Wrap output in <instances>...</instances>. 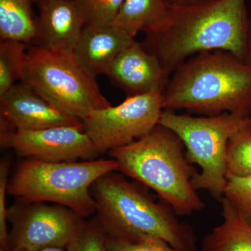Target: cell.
<instances>
[{"label": "cell", "instance_id": "26", "mask_svg": "<svg viewBox=\"0 0 251 251\" xmlns=\"http://www.w3.org/2000/svg\"><path fill=\"white\" fill-rule=\"evenodd\" d=\"M245 62L251 66V18L249 19V31H248L247 50H246Z\"/></svg>", "mask_w": 251, "mask_h": 251}, {"label": "cell", "instance_id": "24", "mask_svg": "<svg viewBox=\"0 0 251 251\" xmlns=\"http://www.w3.org/2000/svg\"><path fill=\"white\" fill-rule=\"evenodd\" d=\"M10 161L4 159L0 163V244L1 249L10 251L9 232L8 231V211L6 207V195L8 191Z\"/></svg>", "mask_w": 251, "mask_h": 251}, {"label": "cell", "instance_id": "8", "mask_svg": "<svg viewBox=\"0 0 251 251\" xmlns=\"http://www.w3.org/2000/svg\"><path fill=\"white\" fill-rule=\"evenodd\" d=\"M163 92L126 97L119 105L91 111L82 123L99 152L129 145L159 125Z\"/></svg>", "mask_w": 251, "mask_h": 251}, {"label": "cell", "instance_id": "12", "mask_svg": "<svg viewBox=\"0 0 251 251\" xmlns=\"http://www.w3.org/2000/svg\"><path fill=\"white\" fill-rule=\"evenodd\" d=\"M105 75L126 97L163 92L171 77L158 59L136 41L117 56Z\"/></svg>", "mask_w": 251, "mask_h": 251}, {"label": "cell", "instance_id": "10", "mask_svg": "<svg viewBox=\"0 0 251 251\" xmlns=\"http://www.w3.org/2000/svg\"><path fill=\"white\" fill-rule=\"evenodd\" d=\"M1 145L21 156L46 162L90 161L100 154L83 125L1 133Z\"/></svg>", "mask_w": 251, "mask_h": 251}, {"label": "cell", "instance_id": "9", "mask_svg": "<svg viewBox=\"0 0 251 251\" xmlns=\"http://www.w3.org/2000/svg\"><path fill=\"white\" fill-rule=\"evenodd\" d=\"M29 203L8 211L10 251L67 249L85 226L84 218L66 206Z\"/></svg>", "mask_w": 251, "mask_h": 251}, {"label": "cell", "instance_id": "23", "mask_svg": "<svg viewBox=\"0 0 251 251\" xmlns=\"http://www.w3.org/2000/svg\"><path fill=\"white\" fill-rule=\"evenodd\" d=\"M67 251H108L107 234L97 219L87 221Z\"/></svg>", "mask_w": 251, "mask_h": 251}, {"label": "cell", "instance_id": "6", "mask_svg": "<svg viewBox=\"0 0 251 251\" xmlns=\"http://www.w3.org/2000/svg\"><path fill=\"white\" fill-rule=\"evenodd\" d=\"M248 118L229 112L193 117L163 110L159 125L179 137L188 161L201 168L192 181L196 191H206L219 201L224 197L229 140Z\"/></svg>", "mask_w": 251, "mask_h": 251}, {"label": "cell", "instance_id": "14", "mask_svg": "<svg viewBox=\"0 0 251 251\" xmlns=\"http://www.w3.org/2000/svg\"><path fill=\"white\" fill-rule=\"evenodd\" d=\"M128 33L115 25L86 27L81 33L74 53L94 77L106 75L112 62L135 41Z\"/></svg>", "mask_w": 251, "mask_h": 251}, {"label": "cell", "instance_id": "3", "mask_svg": "<svg viewBox=\"0 0 251 251\" xmlns=\"http://www.w3.org/2000/svg\"><path fill=\"white\" fill-rule=\"evenodd\" d=\"M147 188L138 181H128L116 171L103 175L92 184L97 219L107 235L148 234L180 250L198 251L193 229L179 222L164 201H155Z\"/></svg>", "mask_w": 251, "mask_h": 251}, {"label": "cell", "instance_id": "4", "mask_svg": "<svg viewBox=\"0 0 251 251\" xmlns=\"http://www.w3.org/2000/svg\"><path fill=\"white\" fill-rule=\"evenodd\" d=\"M110 154L126 176L154 191L176 214L191 215L204 203L192 184L198 172L186 155L184 144L161 125L148 134Z\"/></svg>", "mask_w": 251, "mask_h": 251}, {"label": "cell", "instance_id": "5", "mask_svg": "<svg viewBox=\"0 0 251 251\" xmlns=\"http://www.w3.org/2000/svg\"><path fill=\"white\" fill-rule=\"evenodd\" d=\"M118 171L113 158L76 162H46L28 158L9 181L8 194L26 202H52L72 209L82 218L96 212L92 184Z\"/></svg>", "mask_w": 251, "mask_h": 251}, {"label": "cell", "instance_id": "25", "mask_svg": "<svg viewBox=\"0 0 251 251\" xmlns=\"http://www.w3.org/2000/svg\"><path fill=\"white\" fill-rule=\"evenodd\" d=\"M168 7H179V6H189L209 1V0H163Z\"/></svg>", "mask_w": 251, "mask_h": 251}, {"label": "cell", "instance_id": "1", "mask_svg": "<svg viewBox=\"0 0 251 251\" xmlns=\"http://www.w3.org/2000/svg\"><path fill=\"white\" fill-rule=\"evenodd\" d=\"M246 0H209L168 7L141 42L170 75L198 53L224 50L245 61L249 27Z\"/></svg>", "mask_w": 251, "mask_h": 251}, {"label": "cell", "instance_id": "13", "mask_svg": "<svg viewBox=\"0 0 251 251\" xmlns=\"http://www.w3.org/2000/svg\"><path fill=\"white\" fill-rule=\"evenodd\" d=\"M38 37L35 45L74 52L85 27L77 0H38Z\"/></svg>", "mask_w": 251, "mask_h": 251}, {"label": "cell", "instance_id": "21", "mask_svg": "<svg viewBox=\"0 0 251 251\" xmlns=\"http://www.w3.org/2000/svg\"><path fill=\"white\" fill-rule=\"evenodd\" d=\"M107 247L108 251H186L173 247L166 241L148 234L128 237L107 235Z\"/></svg>", "mask_w": 251, "mask_h": 251}, {"label": "cell", "instance_id": "17", "mask_svg": "<svg viewBox=\"0 0 251 251\" xmlns=\"http://www.w3.org/2000/svg\"><path fill=\"white\" fill-rule=\"evenodd\" d=\"M168 10L163 0H125L112 25L135 38L164 17Z\"/></svg>", "mask_w": 251, "mask_h": 251}, {"label": "cell", "instance_id": "19", "mask_svg": "<svg viewBox=\"0 0 251 251\" xmlns=\"http://www.w3.org/2000/svg\"><path fill=\"white\" fill-rule=\"evenodd\" d=\"M227 176L251 175V119L248 118L229 140L226 156Z\"/></svg>", "mask_w": 251, "mask_h": 251}, {"label": "cell", "instance_id": "18", "mask_svg": "<svg viewBox=\"0 0 251 251\" xmlns=\"http://www.w3.org/2000/svg\"><path fill=\"white\" fill-rule=\"evenodd\" d=\"M27 44L14 40L0 42V97L22 80Z\"/></svg>", "mask_w": 251, "mask_h": 251}, {"label": "cell", "instance_id": "20", "mask_svg": "<svg viewBox=\"0 0 251 251\" xmlns=\"http://www.w3.org/2000/svg\"><path fill=\"white\" fill-rule=\"evenodd\" d=\"M86 27L111 25L125 0H77Z\"/></svg>", "mask_w": 251, "mask_h": 251}, {"label": "cell", "instance_id": "27", "mask_svg": "<svg viewBox=\"0 0 251 251\" xmlns=\"http://www.w3.org/2000/svg\"><path fill=\"white\" fill-rule=\"evenodd\" d=\"M0 251H4L2 249H0ZM67 251L66 249L59 247L46 248V249H38V250L31 251Z\"/></svg>", "mask_w": 251, "mask_h": 251}, {"label": "cell", "instance_id": "2", "mask_svg": "<svg viewBox=\"0 0 251 251\" xmlns=\"http://www.w3.org/2000/svg\"><path fill=\"white\" fill-rule=\"evenodd\" d=\"M163 110L250 117L251 66L231 52L209 51L181 64L163 92Z\"/></svg>", "mask_w": 251, "mask_h": 251}, {"label": "cell", "instance_id": "22", "mask_svg": "<svg viewBox=\"0 0 251 251\" xmlns=\"http://www.w3.org/2000/svg\"><path fill=\"white\" fill-rule=\"evenodd\" d=\"M224 197L251 225V175L227 176Z\"/></svg>", "mask_w": 251, "mask_h": 251}, {"label": "cell", "instance_id": "16", "mask_svg": "<svg viewBox=\"0 0 251 251\" xmlns=\"http://www.w3.org/2000/svg\"><path fill=\"white\" fill-rule=\"evenodd\" d=\"M38 0H0V40L27 43L38 37L34 5Z\"/></svg>", "mask_w": 251, "mask_h": 251}, {"label": "cell", "instance_id": "11", "mask_svg": "<svg viewBox=\"0 0 251 251\" xmlns=\"http://www.w3.org/2000/svg\"><path fill=\"white\" fill-rule=\"evenodd\" d=\"M0 119L7 122L16 130L83 125L81 119L23 81H20L0 97Z\"/></svg>", "mask_w": 251, "mask_h": 251}, {"label": "cell", "instance_id": "15", "mask_svg": "<svg viewBox=\"0 0 251 251\" xmlns=\"http://www.w3.org/2000/svg\"><path fill=\"white\" fill-rule=\"evenodd\" d=\"M220 201L224 221L204 238L201 251H251V225L226 198Z\"/></svg>", "mask_w": 251, "mask_h": 251}, {"label": "cell", "instance_id": "7", "mask_svg": "<svg viewBox=\"0 0 251 251\" xmlns=\"http://www.w3.org/2000/svg\"><path fill=\"white\" fill-rule=\"evenodd\" d=\"M21 81L82 120L92 110L111 105L100 92L96 77L79 62L74 52L31 46L27 50Z\"/></svg>", "mask_w": 251, "mask_h": 251}]
</instances>
